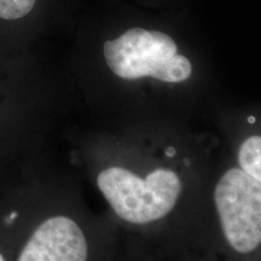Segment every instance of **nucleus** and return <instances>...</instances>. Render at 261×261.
Returning a JSON list of instances; mask_svg holds the SVG:
<instances>
[{
    "instance_id": "obj_7",
    "label": "nucleus",
    "mask_w": 261,
    "mask_h": 261,
    "mask_svg": "<svg viewBox=\"0 0 261 261\" xmlns=\"http://www.w3.org/2000/svg\"><path fill=\"white\" fill-rule=\"evenodd\" d=\"M255 261H261V256H260V257H259V259H256V260H255Z\"/></svg>"
},
{
    "instance_id": "obj_6",
    "label": "nucleus",
    "mask_w": 261,
    "mask_h": 261,
    "mask_svg": "<svg viewBox=\"0 0 261 261\" xmlns=\"http://www.w3.org/2000/svg\"><path fill=\"white\" fill-rule=\"evenodd\" d=\"M0 261H6V260H5V257L3 256V254H2V253H0Z\"/></svg>"
},
{
    "instance_id": "obj_2",
    "label": "nucleus",
    "mask_w": 261,
    "mask_h": 261,
    "mask_svg": "<svg viewBox=\"0 0 261 261\" xmlns=\"http://www.w3.org/2000/svg\"><path fill=\"white\" fill-rule=\"evenodd\" d=\"M115 89L113 126L190 125L197 115L200 64L168 33L133 27L102 45Z\"/></svg>"
},
{
    "instance_id": "obj_1",
    "label": "nucleus",
    "mask_w": 261,
    "mask_h": 261,
    "mask_svg": "<svg viewBox=\"0 0 261 261\" xmlns=\"http://www.w3.org/2000/svg\"><path fill=\"white\" fill-rule=\"evenodd\" d=\"M221 139L190 125L108 128L86 137L81 158L129 261H181L201 223Z\"/></svg>"
},
{
    "instance_id": "obj_5",
    "label": "nucleus",
    "mask_w": 261,
    "mask_h": 261,
    "mask_svg": "<svg viewBox=\"0 0 261 261\" xmlns=\"http://www.w3.org/2000/svg\"><path fill=\"white\" fill-rule=\"evenodd\" d=\"M37 0H0V18L18 19L28 15Z\"/></svg>"
},
{
    "instance_id": "obj_3",
    "label": "nucleus",
    "mask_w": 261,
    "mask_h": 261,
    "mask_svg": "<svg viewBox=\"0 0 261 261\" xmlns=\"http://www.w3.org/2000/svg\"><path fill=\"white\" fill-rule=\"evenodd\" d=\"M261 256V182L224 145L205 189L201 223L181 261H255Z\"/></svg>"
},
{
    "instance_id": "obj_4",
    "label": "nucleus",
    "mask_w": 261,
    "mask_h": 261,
    "mask_svg": "<svg viewBox=\"0 0 261 261\" xmlns=\"http://www.w3.org/2000/svg\"><path fill=\"white\" fill-rule=\"evenodd\" d=\"M211 116L238 167L261 182V103L213 110Z\"/></svg>"
}]
</instances>
